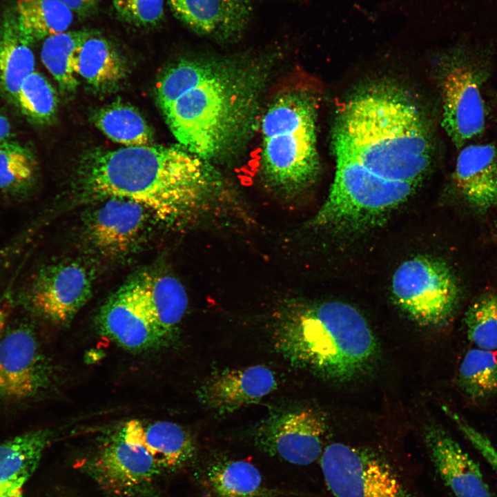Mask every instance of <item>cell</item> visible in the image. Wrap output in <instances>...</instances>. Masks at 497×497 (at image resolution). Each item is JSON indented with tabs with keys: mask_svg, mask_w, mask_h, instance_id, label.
Returning a JSON list of instances; mask_svg holds the SVG:
<instances>
[{
	"mask_svg": "<svg viewBox=\"0 0 497 497\" xmlns=\"http://www.w3.org/2000/svg\"><path fill=\"white\" fill-rule=\"evenodd\" d=\"M275 52L182 58L156 95L180 146L213 164L241 155L258 130Z\"/></svg>",
	"mask_w": 497,
	"mask_h": 497,
	"instance_id": "6da1fadb",
	"label": "cell"
},
{
	"mask_svg": "<svg viewBox=\"0 0 497 497\" xmlns=\"http://www.w3.org/2000/svg\"><path fill=\"white\" fill-rule=\"evenodd\" d=\"M78 188L88 201L116 197L137 202L175 229L227 222L244 210L215 164L181 146L92 153L81 166Z\"/></svg>",
	"mask_w": 497,
	"mask_h": 497,
	"instance_id": "7a4b0ae2",
	"label": "cell"
},
{
	"mask_svg": "<svg viewBox=\"0 0 497 497\" xmlns=\"http://www.w3.org/2000/svg\"><path fill=\"white\" fill-rule=\"evenodd\" d=\"M332 137L334 154L390 182L418 184L431 163L430 136L418 109L395 93L375 91L349 101Z\"/></svg>",
	"mask_w": 497,
	"mask_h": 497,
	"instance_id": "3957f363",
	"label": "cell"
},
{
	"mask_svg": "<svg viewBox=\"0 0 497 497\" xmlns=\"http://www.w3.org/2000/svg\"><path fill=\"white\" fill-rule=\"evenodd\" d=\"M273 337L276 348L292 364L332 381L366 373L378 353L363 315L338 301H285L274 313Z\"/></svg>",
	"mask_w": 497,
	"mask_h": 497,
	"instance_id": "277c9868",
	"label": "cell"
},
{
	"mask_svg": "<svg viewBox=\"0 0 497 497\" xmlns=\"http://www.w3.org/2000/svg\"><path fill=\"white\" fill-rule=\"evenodd\" d=\"M316 118L315 99L301 88L282 90L263 109L258 128L260 174L282 196L298 195L318 175Z\"/></svg>",
	"mask_w": 497,
	"mask_h": 497,
	"instance_id": "5b68a950",
	"label": "cell"
},
{
	"mask_svg": "<svg viewBox=\"0 0 497 497\" xmlns=\"http://www.w3.org/2000/svg\"><path fill=\"white\" fill-rule=\"evenodd\" d=\"M335 155L336 170L330 192L309 223L315 228L357 232L376 226L417 186L384 179L349 157Z\"/></svg>",
	"mask_w": 497,
	"mask_h": 497,
	"instance_id": "8992f818",
	"label": "cell"
},
{
	"mask_svg": "<svg viewBox=\"0 0 497 497\" xmlns=\"http://www.w3.org/2000/svg\"><path fill=\"white\" fill-rule=\"evenodd\" d=\"M445 61L442 125L459 148L485 130L487 110L482 90L490 68L486 60L467 50H458Z\"/></svg>",
	"mask_w": 497,
	"mask_h": 497,
	"instance_id": "52a82bcc",
	"label": "cell"
},
{
	"mask_svg": "<svg viewBox=\"0 0 497 497\" xmlns=\"http://www.w3.org/2000/svg\"><path fill=\"white\" fill-rule=\"evenodd\" d=\"M320 465L335 497H413L388 460L371 449L331 443Z\"/></svg>",
	"mask_w": 497,
	"mask_h": 497,
	"instance_id": "ba28073f",
	"label": "cell"
},
{
	"mask_svg": "<svg viewBox=\"0 0 497 497\" xmlns=\"http://www.w3.org/2000/svg\"><path fill=\"white\" fill-rule=\"evenodd\" d=\"M392 293L400 307L418 323L442 326L458 301V288L445 263L417 256L401 264L392 278Z\"/></svg>",
	"mask_w": 497,
	"mask_h": 497,
	"instance_id": "9c48e42d",
	"label": "cell"
},
{
	"mask_svg": "<svg viewBox=\"0 0 497 497\" xmlns=\"http://www.w3.org/2000/svg\"><path fill=\"white\" fill-rule=\"evenodd\" d=\"M78 467L108 497H157L163 472L144 448L126 441L121 432Z\"/></svg>",
	"mask_w": 497,
	"mask_h": 497,
	"instance_id": "30bf717a",
	"label": "cell"
},
{
	"mask_svg": "<svg viewBox=\"0 0 497 497\" xmlns=\"http://www.w3.org/2000/svg\"><path fill=\"white\" fill-rule=\"evenodd\" d=\"M95 203L85 216L86 237L107 257H121L138 247L149 231L152 213L134 201L109 197Z\"/></svg>",
	"mask_w": 497,
	"mask_h": 497,
	"instance_id": "8fae6325",
	"label": "cell"
},
{
	"mask_svg": "<svg viewBox=\"0 0 497 497\" xmlns=\"http://www.w3.org/2000/svg\"><path fill=\"white\" fill-rule=\"evenodd\" d=\"M324 418L313 409L301 408L273 414L255 430L256 445L271 456L298 465L315 461L323 451Z\"/></svg>",
	"mask_w": 497,
	"mask_h": 497,
	"instance_id": "7c38bea8",
	"label": "cell"
},
{
	"mask_svg": "<svg viewBox=\"0 0 497 497\" xmlns=\"http://www.w3.org/2000/svg\"><path fill=\"white\" fill-rule=\"evenodd\" d=\"M93 277L77 261H62L41 269L25 292L29 307L59 324L70 322L88 301Z\"/></svg>",
	"mask_w": 497,
	"mask_h": 497,
	"instance_id": "4fadbf2b",
	"label": "cell"
},
{
	"mask_svg": "<svg viewBox=\"0 0 497 497\" xmlns=\"http://www.w3.org/2000/svg\"><path fill=\"white\" fill-rule=\"evenodd\" d=\"M49 372L34 333L19 327L0 341V399L21 401L41 392Z\"/></svg>",
	"mask_w": 497,
	"mask_h": 497,
	"instance_id": "5bb4252c",
	"label": "cell"
},
{
	"mask_svg": "<svg viewBox=\"0 0 497 497\" xmlns=\"http://www.w3.org/2000/svg\"><path fill=\"white\" fill-rule=\"evenodd\" d=\"M98 324L104 335L128 350L144 351L164 342L144 311L135 279L106 301Z\"/></svg>",
	"mask_w": 497,
	"mask_h": 497,
	"instance_id": "9a60e30c",
	"label": "cell"
},
{
	"mask_svg": "<svg viewBox=\"0 0 497 497\" xmlns=\"http://www.w3.org/2000/svg\"><path fill=\"white\" fill-rule=\"evenodd\" d=\"M424 438L435 469L456 497H496L479 465L447 431L431 425Z\"/></svg>",
	"mask_w": 497,
	"mask_h": 497,
	"instance_id": "2e32d148",
	"label": "cell"
},
{
	"mask_svg": "<svg viewBox=\"0 0 497 497\" xmlns=\"http://www.w3.org/2000/svg\"><path fill=\"white\" fill-rule=\"evenodd\" d=\"M177 19L196 33L221 43L237 40L246 30L252 0H168Z\"/></svg>",
	"mask_w": 497,
	"mask_h": 497,
	"instance_id": "e0dca14e",
	"label": "cell"
},
{
	"mask_svg": "<svg viewBox=\"0 0 497 497\" xmlns=\"http://www.w3.org/2000/svg\"><path fill=\"white\" fill-rule=\"evenodd\" d=\"M276 387L273 372L257 365L211 376L199 387L197 397L204 407L223 414L259 401Z\"/></svg>",
	"mask_w": 497,
	"mask_h": 497,
	"instance_id": "ac0fdd59",
	"label": "cell"
},
{
	"mask_svg": "<svg viewBox=\"0 0 497 497\" xmlns=\"http://www.w3.org/2000/svg\"><path fill=\"white\" fill-rule=\"evenodd\" d=\"M454 179L458 191L473 209L485 213L497 204V147L471 144L460 152Z\"/></svg>",
	"mask_w": 497,
	"mask_h": 497,
	"instance_id": "d6986e66",
	"label": "cell"
},
{
	"mask_svg": "<svg viewBox=\"0 0 497 497\" xmlns=\"http://www.w3.org/2000/svg\"><path fill=\"white\" fill-rule=\"evenodd\" d=\"M121 432L126 441L144 448L162 471L182 469L195 454L192 437L182 427L172 422L132 420Z\"/></svg>",
	"mask_w": 497,
	"mask_h": 497,
	"instance_id": "ffe728a7",
	"label": "cell"
},
{
	"mask_svg": "<svg viewBox=\"0 0 497 497\" xmlns=\"http://www.w3.org/2000/svg\"><path fill=\"white\" fill-rule=\"evenodd\" d=\"M134 279L144 311L165 341L177 330L187 310L184 286L166 273L144 272Z\"/></svg>",
	"mask_w": 497,
	"mask_h": 497,
	"instance_id": "44dd1931",
	"label": "cell"
},
{
	"mask_svg": "<svg viewBox=\"0 0 497 497\" xmlns=\"http://www.w3.org/2000/svg\"><path fill=\"white\" fill-rule=\"evenodd\" d=\"M51 438L50 431L38 429L0 444V497H21Z\"/></svg>",
	"mask_w": 497,
	"mask_h": 497,
	"instance_id": "7402d4cb",
	"label": "cell"
},
{
	"mask_svg": "<svg viewBox=\"0 0 497 497\" xmlns=\"http://www.w3.org/2000/svg\"><path fill=\"white\" fill-rule=\"evenodd\" d=\"M204 485L214 497H282L293 492L271 487L258 469L245 460L222 459L211 464Z\"/></svg>",
	"mask_w": 497,
	"mask_h": 497,
	"instance_id": "603a6c76",
	"label": "cell"
},
{
	"mask_svg": "<svg viewBox=\"0 0 497 497\" xmlns=\"http://www.w3.org/2000/svg\"><path fill=\"white\" fill-rule=\"evenodd\" d=\"M31 43L21 31L16 14L8 11L0 28V82L13 100L23 81L35 72Z\"/></svg>",
	"mask_w": 497,
	"mask_h": 497,
	"instance_id": "cb8c5ba5",
	"label": "cell"
},
{
	"mask_svg": "<svg viewBox=\"0 0 497 497\" xmlns=\"http://www.w3.org/2000/svg\"><path fill=\"white\" fill-rule=\"evenodd\" d=\"M77 75L97 90L116 87L125 78V64L113 45L95 32L82 46L76 62Z\"/></svg>",
	"mask_w": 497,
	"mask_h": 497,
	"instance_id": "d4e9b609",
	"label": "cell"
},
{
	"mask_svg": "<svg viewBox=\"0 0 497 497\" xmlns=\"http://www.w3.org/2000/svg\"><path fill=\"white\" fill-rule=\"evenodd\" d=\"M95 32L90 30L66 31L45 39L41 61L64 92L71 93L77 88V57L85 41Z\"/></svg>",
	"mask_w": 497,
	"mask_h": 497,
	"instance_id": "484cf974",
	"label": "cell"
},
{
	"mask_svg": "<svg viewBox=\"0 0 497 497\" xmlns=\"http://www.w3.org/2000/svg\"><path fill=\"white\" fill-rule=\"evenodd\" d=\"M16 17L22 33L32 42L66 32L72 12L61 0H17Z\"/></svg>",
	"mask_w": 497,
	"mask_h": 497,
	"instance_id": "4316f807",
	"label": "cell"
},
{
	"mask_svg": "<svg viewBox=\"0 0 497 497\" xmlns=\"http://www.w3.org/2000/svg\"><path fill=\"white\" fill-rule=\"evenodd\" d=\"M95 122L108 137L126 146H146L153 139L152 132L141 114L122 103L101 108Z\"/></svg>",
	"mask_w": 497,
	"mask_h": 497,
	"instance_id": "83f0119b",
	"label": "cell"
},
{
	"mask_svg": "<svg viewBox=\"0 0 497 497\" xmlns=\"http://www.w3.org/2000/svg\"><path fill=\"white\" fill-rule=\"evenodd\" d=\"M458 382L470 399L483 400L497 394V355L494 351L475 347L460 363Z\"/></svg>",
	"mask_w": 497,
	"mask_h": 497,
	"instance_id": "f1b7e54d",
	"label": "cell"
},
{
	"mask_svg": "<svg viewBox=\"0 0 497 497\" xmlns=\"http://www.w3.org/2000/svg\"><path fill=\"white\" fill-rule=\"evenodd\" d=\"M36 164L31 153L10 140L0 144V190L19 193L32 183Z\"/></svg>",
	"mask_w": 497,
	"mask_h": 497,
	"instance_id": "f546056e",
	"label": "cell"
},
{
	"mask_svg": "<svg viewBox=\"0 0 497 497\" xmlns=\"http://www.w3.org/2000/svg\"><path fill=\"white\" fill-rule=\"evenodd\" d=\"M469 340L476 347L497 349V293H487L476 299L465 315Z\"/></svg>",
	"mask_w": 497,
	"mask_h": 497,
	"instance_id": "4dcf8cb0",
	"label": "cell"
},
{
	"mask_svg": "<svg viewBox=\"0 0 497 497\" xmlns=\"http://www.w3.org/2000/svg\"><path fill=\"white\" fill-rule=\"evenodd\" d=\"M15 101L26 117L39 123L50 121L57 107V97L53 87L36 71L23 81Z\"/></svg>",
	"mask_w": 497,
	"mask_h": 497,
	"instance_id": "1f68e13d",
	"label": "cell"
},
{
	"mask_svg": "<svg viewBox=\"0 0 497 497\" xmlns=\"http://www.w3.org/2000/svg\"><path fill=\"white\" fill-rule=\"evenodd\" d=\"M117 17L139 28L158 24L164 17V0H113Z\"/></svg>",
	"mask_w": 497,
	"mask_h": 497,
	"instance_id": "d6a6232c",
	"label": "cell"
},
{
	"mask_svg": "<svg viewBox=\"0 0 497 497\" xmlns=\"http://www.w3.org/2000/svg\"><path fill=\"white\" fill-rule=\"evenodd\" d=\"M443 410L454 422L465 438L488 463L497 476V449L488 436L471 425L458 413L448 407H444Z\"/></svg>",
	"mask_w": 497,
	"mask_h": 497,
	"instance_id": "836d02e7",
	"label": "cell"
},
{
	"mask_svg": "<svg viewBox=\"0 0 497 497\" xmlns=\"http://www.w3.org/2000/svg\"><path fill=\"white\" fill-rule=\"evenodd\" d=\"M72 12L81 18H87L97 10L101 0H61Z\"/></svg>",
	"mask_w": 497,
	"mask_h": 497,
	"instance_id": "e575fe53",
	"label": "cell"
},
{
	"mask_svg": "<svg viewBox=\"0 0 497 497\" xmlns=\"http://www.w3.org/2000/svg\"><path fill=\"white\" fill-rule=\"evenodd\" d=\"M11 304L10 298L7 296L0 300V341L9 318Z\"/></svg>",
	"mask_w": 497,
	"mask_h": 497,
	"instance_id": "d590c367",
	"label": "cell"
},
{
	"mask_svg": "<svg viewBox=\"0 0 497 497\" xmlns=\"http://www.w3.org/2000/svg\"><path fill=\"white\" fill-rule=\"evenodd\" d=\"M11 126L8 119L0 113V144L10 140Z\"/></svg>",
	"mask_w": 497,
	"mask_h": 497,
	"instance_id": "8d00e7d4",
	"label": "cell"
},
{
	"mask_svg": "<svg viewBox=\"0 0 497 497\" xmlns=\"http://www.w3.org/2000/svg\"><path fill=\"white\" fill-rule=\"evenodd\" d=\"M495 107L497 112V97L495 99Z\"/></svg>",
	"mask_w": 497,
	"mask_h": 497,
	"instance_id": "74e56055",
	"label": "cell"
},
{
	"mask_svg": "<svg viewBox=\"0 0 497 497\" xmlns=\"http://www.w3.org/2000/svg\"><path fill=\"white\" fill-rule=\"evenodd\" d=\"M0 90H1V82H0Z\"/></svg>",
	"mask_w": 497,
	"mask_h": 497,
	"instance_id": "f35d334b",
	"label": "cell"
}]
</instances>
